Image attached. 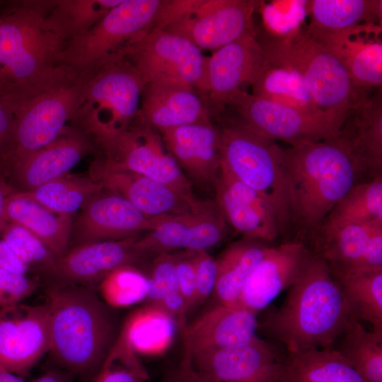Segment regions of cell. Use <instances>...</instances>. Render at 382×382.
Returning <instances> with one entry per match:
<instances>
[{
	"mask_svg": "<svg viewBox=\"0 0 382 382\" xmlns=\"http://www.w3.org/2000/svg\"><path fill=\"white\" fill-rule=\"evenodd\" d=\"M288 289L282 306L258 328L288 353L334 347L352 316L326 261L314 253Z\"/></svg>",
	"mask_w": 382,
	"mask_h": 382,
	"instance_id": "6da1fadb",
	"label": "cell"
},
{
	"mask_svg": "<svg viewBox=\"0 0 382 382\" xmlns=\"http://www.w3.org/2000/svg\"><path fill=\"white\" fill-rule=\"evenodd\" d=\"M374 221H382V176L354 185L332 209L318 230Z\"/></svg>",
	"mask_w": 382,
	"mask_h": 382,
	"instance_id": "8d00e7d4",
	"label": "cell"
},
{
	"mask_svg": "<svg viewBox=\"0 0 382 382\" xmlns=\"http://www.w3.org/2000/svg\"><path fill=\"white\" fill-rule=\"evenodd\" d=\"M259 42L270 64L299 74L322 112L347 117L369 98L368 91L354 85L337 55L306 28Z\"/></svg>",
	"mask_w": 382,
	"mask_h": 382,
	"instance_id": "52a82bcc",
	"label": "cell"
},
{
	"mask_svg": "<svg viewBox=\"0 0 382 382\" xmlns=\"http://www.w3.org/2000/svg\"><path fill=\"white\" fill-rule=\"evenodd\" d=\"M251 86L252 94L257 98L310 115L330 114L318 108L303 79L291 68L269 64V66Z\"/></svg>",
	"mask_w": 382,
	"mask_h": 382,
	"instance_id": "d590c367",
	"label": "cell"
},
{
	"mask_svg": "<svg viewBox=\"0 0 382 382\" xmlns=\"http://www.w3.org/2000/svg\"><path fill=\"white\" fill-rule=\"evenodd\" d=\"M382 221L350 224L320 231L315 253L327 262L333 275L363 269L369 240Z\"/></svg>",
	"mask_w": 382,
	"mask_h": 382,
	"instance_id": "1f68e13d",
	"label": "cell"
},
{
	"mask_svg": "<svg viewBox=\"0 0 382 382\" xmlns=\"http://www.w3.org/2000/svg\"><path fill=\"white\" fill-rule=\"evenodd\" d=\"M162 0H123L84 34L66 42L59 64L89 75L151 25Z\"/></svg>",
	"mask_w": 382,
	"mask_h": 382,
	"instance_id": "9c48e42d",
	"label": "cell"
},
{
	"mask_svg": "<svg viewBox=\"0 0 382 382\" xmlns=\"http://www.w3.org/2000/svg\"><path fill=\"white\" fill-rule=\"evenodd\" d=\"M51 3L0 2V88L25 91L59 65L66 42L50 21Z\"/></svg>",
	"mask_w": 382,
	"mask_h": 382,
	"instance_id": "3957f363",
	"label": "cell"
},
{
	"mask_svg": "<svg viewBox=\"0 0 382 382\" xmlns=\"http://www.w3.org/2000/svg\"><path fill=\"white\" fill-rule=\"evenodd\" d=\"M87 76L59 65L42 81L15 93L14 125L0 154L3 171L54 141L76 119Z\"/></svg>",
	"mask_w": 382,
	"mask_h": 382,
	"instance_id": "277c9868",
	"label": "cell"
},
{
	"mask_svg": "<svg viewBox=\"0 0 382 382\" xmlns=\"http://www.w3.org/2000/svg\"><path fill=\"white\" fill-rule=\"evenodd\" d=\"M0 236L30 269L42 272L51 267L59 258L37 237L20 225L5 223Z\"/></svg>",
	"mask_w": 382,
	"mask_h": 382,
	"instance_id": "7bdbcfd3",
	"label": "cell"
},
{
	"mask_svg": "<svg viewBox=\"0 0 382 382\" xmlns=\"http://www.w3.org/2000/svg\"><path fill=\"white\" fill-rule=\"evenodd\" d=\"M220 168L257 192L273 210L281 236L296 226V206L284 149L240 122L220 127Z\"/></svg>",
	"mask_w": 382,
	"mask_h": 382,
	"instance_id": "8992f818",
	"label": "cell"
},
{
	"mask_svg": "<svg viewBox=\"0 0 382 382\" xmlns=\"http://www.w3.org/2000/svg\"><path fill=\"white\" fill-rule=\"evenodd\" d=\"M149 278L166 292L179 291L173 254L156 255Z\"/></svg>",
	"mask_w": 382,
	"mask_h": 382,
	"instance_id": "7dc6e473",
	"label": "cell"
},
{
	"mask_svg": "<svg viewBox=\"0 0 382 382\" xmlns=\"http://www.w3.org/2000/svg\"><path fill=\"white\" fill-rule=\"evenodd\" d=\"M149 378L139 356L129 346L122 334L115 341L93 382H146Z\"/></svg>",
	"mask_w": 382,
	"mask_h": 382,
	"instance_id": "b9f144b4",
	"label": "cell"
},
{
	"mask_svg": "<svg viewBox=\"0 0 382 382\" xmlns=\"http://www.w3.org/2000/svg\"><path fill=\"white\" fill-rule=\"evenodd\" d=\"M4 220L28 230L58 257L69 250L72 216L54 213L20 191L8 197Z\"/></svg>",
	"mask_w": 382,
	"mask_h": 382,
	"instance_id": "f1b7e54d",
	"label": "cell"
},
{
	"mask_svg": "<svg viewBox=\"0 0 382 382\" xmlns=\"http://www.w3.org/2000/svg\"><path fill=\"white\" fill-rule=\"evenodd\" d=\"M339 339L340 345L335 349L364 382H382V336L367 331L352 317Z\"/></svg>",
	"mask_w": 382,
	"mask_h": 382,
	"instance_id": "f35d334b",
	"label": "cell"
},
{
	"mask_svg": "<svg viewBox=\"0 0 382 382\" xmlns=\"http://www.w3.org/2000/svg\"><path fill=\"white\" fill-rule=\"evenodd\" d=\"M45 303L52 359L69 373L93 376L120 332L113 308L81 285L52 284Z\"/></svg>",
	"mask_w": 382,
	"mask_h": 382,
	"instance_id": "7a4b0ae2",
	"label": "cell"
},
{
	"mask_svg": "<svg viewBox=\"0 0 382 382\" xmlns=\"http://www.w3.org/2000/svg\"><path fill=\"white\" fill-rule=\"evenodd\" d=\"M89 173L104 189L123 197L148 216L180 214L207 203L192 202L171 187L143 174L110 169L99 158L93 161Z\"/></svg>",
	"mask_w": 382,
	"mask_h": 382,
	"instance_id": "7402d4cb",
	"label": "cell"
},
{
	"mask_svg": "<svg viewBox=\"0 0 382 382\" xmlns=\"http://www.w3.org/2000/svg\"><path fill=\"white\" fill-rule=\"evenodd\" d=\"M144 83L122 54L88 75L76 120L91 137L128 129L139 116Z\"/></svg>",
	"mask_w": 382,
	"mask_h": 382,
	"instance_id": "ba28073f",
	"label": "cell"
},
{
	"mask_svg": "<svg viewBox=\"0 0 382 382\" xmlns=\"http://www.w3.org/2000/svg\"><path fill=\"white\" fill-rule=\"evenodd\" d=\"M144 85L175 83L205 92L207 57L186 38L159 30L145 33L120 52Z\"/></svg>",
	"mask_w": 382,
	"mask_h": 382,
	"instance_id": "8fae6325",
	"label": "cell"
},
{
	"mask_svg": "<svg viewBox=\"0 0 382 382\" xmlns=\"http://www.w3.org/2000/svg\"><path fill=\"white\" fill-rule=\"evenodd\" d=\"M123 0L52 1L49 17L54 30L66 40L90 30Z\"/></svg>",
	"mask_w": 382,
	"mask_h": 382,
	"instance_id": "ab89813d",
	"label": "cell"
},
{
	"mask_svg": "<svg viewBox=\"0 0 382 382\" xmlns=\"http://www.w3.org/2000/svg\"><path fill=\"white\" fill-rule=\"evenodd\" d=\"M281 382H364L334 348L288 353Z\"/></svg>",
	"mask_w": 382,
	"mask_h": 382,
	"instance_id": "d6a6232c",
	"label": "cell"
},
{
	"mask_svg": "<svg viewBox=\"0 0 382 382\" xmlns=\"http://www.w3.org/2000/svg\"><path fill=\"white\" fill-rule=\"evenodd\" d=\"M238 120L255 133L280 140L291 146L313 143L337 136L347 117L310 115L299 110L257 98L243 89L227 100Z\"/></svg>",
	"mask_w": 382,
	"mask_h": 382,
	"instance_id": "4fadbf2b",
	"label": "cell"
},
{
	"mask_svg": "<svg viewBox=\"0 0 382 382\" xmlns=\"http://www.w3.org/2000/svg\"><path fill=\"white\" fill-rule=\"evenodd\" d=\"M262 4L258 0H199L192 11L163 30L186 38L202 51L214 52L255 33L253 17Z\"/></svg>",
	"mask_w": 382,
	"mask_h": 382,
	"instance_id": "5bb4252c",
	"label": "cell"
},
{
	"mask_svg": "<svg viewBox=\"0 0 382 382\" xmlns=\"http://www.w3.org/2000/svg\"><path fill=\"white\" fill-rule=\"evenodd\" d=\"M137 236L73 247L42 273L52 284L88 286L99 283L114 270L145 257L135 247Z\"/></svg>",
	"mask_w": 382,
	"mask_h": 382,
	"instance_id": "ac0fdd59",
	"label": "cell"
},
{
	"mask_svg": "<svg viewBox=\"0 0 382 382\" xmlns=\"http://www.w3.org/2000/svg\"><path fill=\"white\" fill-rule=\"evenodd\" d=\"M168 152L196 183L214 187L220 171V127L212 122L158 131Z\"/></svg>",
	"mask_w": 382,
	"mask_h": 382,
	"instance_id": "d4e9b609",
	"label": "cell"
},
{
	"mask_svg": "<svg viewBox=\"0 0 382 382\" xmlns=\"http://www.w3.org/2000/svg\"><path fill=\"white\" fill-rule=\"evenodd\" d=\"M178 329L175 320L168 312L149 303L129 315L120 333L138 356L157 357L170 347Z\"/></svg>",
	"mask_w": 382,
	"mask_h": 382,
	"instance_id": "4dcf8cb0",
	"label": "cell"
},
{
	"mask_svg": "<svg viewBox=\"0 0 382 382\" xmlns=\"http://www.w3.org/2000/svg\"><path fill=\"white\" fill-rule=\"evenodd\" d=\"M339 136L346 142L359 168L369 180L382 176L381 88L354 108Z\"/></svg>",
	"mask_w": 382,
	"mask_h": 382,
	"instance_id": "83f0119b",
	"label": "cell"
},
{
	"mask_svg": "<svg viewBox=\"0 0 382 382\" xmlns=\"http://www.w3.org/2000/svg\"><path fill=\"white\" fill-rule=\"evenodd\" d=\"M104 157L99 158L106 167L130 171L151 178L183 195L199 202L190 180L174 158L168 152L157 130L138 120L128 129L93 137Z\"/></svg>",
	"mask_w": 382,
	"mask_h": 382,
	"instance_id": "30bf717a",
	"label": "cell"
},
{
	"mask_svg": "<svg viewBox=\"0 0 382 382\" xmlns=\"http://www.w3.org/2000/svg\"><path fill=\"white\" fill-rule=\"evenodd\" d=\"M310 33L337 55L355 86L366 91L381 88V25L369 23L333 33Z\"/></svg>",
	"mask_w": 382,
	"mask_h": 382,
	"instance_id": "cb8c5ba5",
	"label": "cell"
},
{
	"mask_svg": "<svg viewBox=\"0 0 382 382\" xmlns=\"http://www.w3.org/2000/svg\"><path fill=\"white\" fill-rule=\"evenodd\" d=\"M226 221L212 201L190 212L164 216L158 224L135 241L144 256L174 250L197 251L216 245L224 238Z\"/></svg>",
	"mask_w": 382,
	"mask_h": 382,
	"instance_id": "e0dca14e",
	"label": "cell"
},
{
	"mask_svg": "<svg viewBox=\"0 0 382 382\" xmlns=\"http://www.w3.org/2000/svg\"><path fill=\"white\" fill-rule=\"evenodd\" d=\"M284 358L257 337L226 349L183 350L176 376L183 382H281Z\"/></svg>",
	"mask_w": 382,
	"mask_h": 382,
	"instance_id": "7c38bea8",
	"label": "cell"
},
{
	"mask_svg": "<svg viewBox=\"0 0 382 382\" xmlns=\"http://www.w3.org/2000/svg\"><path fill=\"white\" fill-rule=\"evenodd\" d=\"M296 206V225L318 230L361 175L339 136L284 149Z\"/></svg>",
	"mask_w": 382,
	"mask_h": 382,
	"instance_id": "5b68a950",
	"label": "cell"
},
{
	"mask_svg": "<svg viewBox=\"0 0 382 382\" xmlns=\"http://www.w3.org/2000/svg\"><path fill=\"white\" fill-rule=\"evenodd\" d=\"M50 319L46 303H16L0 308V366L27 374L50 351Z\"/></svg>",
	"mask_w": 382,
	"mask_h": 382,
	"instance_id": "9a60e30c",
	"label": "cell"
},
{
	"mask_svg": "<svg viewBox=\"0 0 382 382\" xmlns=\"http://www.w3.org/2000/svg\"><path fill=\"white\" fill-rule=\"evenodd\" d=\"M103 189L90 176L66 174L32 190L20 192L54 213L72 216Z\"/></svg>",
	"mask_w": 382,
	"mask_h": 382,
	"instance_id": "74e56055",
	"label": "cell"
},
{
	"mask_svg": "<svg viewBox=\"0 0 382 382\" xmlns=\"http://www.w3.org/2000/svg\"><path fill=\"white\" fill-rule=\"evenodd\" d=\"M0 382H24L21 376L0 366Z\"/></svg>",
	"mask_w": 382,
	"mask_h": 382,
	"instance_id": "f5cc1de1",
	"label": "cell"
},
{
	"mask_svg": "<svg viewBox=\"0 0 382 382\" xmlns=\"http://www.w3.org/2000/svg\"><path fill=\"white\" fill-rule=\"evenodd\" d=\"M333 277L352 316L369 323L372 332L382 336V267L361 269Z\"/></svg>",
	"mask_w": 382,
	"mask_h": 382,
	"instance_id": "836d02e7",
	"label": "cell"
},
{
	"mask_svg": "<svg viewBox=\"0 0 382 382\" xmlns=\"http://www.w3.org/2000/svg\"><path fill=\"white\" fill-rule=\"evenodd\" d=\"M137 120L158 131L212 122L210 112L196 90L175 83L144 85Z\"/></svg>",
	"mask_w": 382,
	"mask_h": 382,
	"instance_id": "4316f807",
	"label": "cell"
},
{
	"mask_svg": "<svg viewBox=\"0 0 382 382\" xmlns=\"http://www.w3.org/2000/svg\"><path fill=\"white\" fill-rule=\"evenodd\" d=\"M93 149L89 134L68 127L54 141L3 172L16 191H30L67 174Z\"/></svg>",
	"mask_w": 382,
	"mask_h": 382,
	"instance_id": "44dd1931",
	"label": "cell"
},
{
	"mask_svg": "<svg viewBox=\"0 0 382 382\" xmlns=\"http://www.w3.org/2000/svg\"><path fill=\"white\" fill-rule=\"evenodd\" d=\"M311 23L314 33H333L357 25H381V0H313L309 3Z\"/></svg>",
	"mask_w": 382,
	"mask_h": 382,
	"instance_id": "e575fe53",
	"label": "cell"
},
{
	"mask_svg": "<svg viewBox=\"0 0 382 382\" xmlns=\"http://www.w3.org/2000/svg\"><path fill=\"white\" fill-rule=\"evenodd\" d=\"M16 96L0 88V154L7 145L14 125Z\"/></svg>",
	"mask_w": 382,
	"mask_h": 382,
	"instance_id": "c3c4849f",
	"label": "cell"
},
{
	"mask_svg": "<svg viewBox=\"0 0 382 382\" xmlns=\"http://www.w3.org/2000/svg\"><path fill=\"white\" fill-rule=\"evenodd\" d=\"M32 382H74L71 375L62 371H50Z\"/></svg>",
	"mask_w": 382,
	"mask_h": 382,
	"instance_id": "816d5d0a",
	"label": "cell"
},
{
	"mask_svg": "<svg viewBox=\"0 0 382 382\" xmlns=\"http://www.w3.org/2000/svg\"><path fill=\"white\" fill-rule=\"evenodd\" d=\"M37 287V282L26 274L0 269V308L21 303Z\"/></svg>",
	"mask_w": 382,
	"mask_h": 382,
	"instance_id": "ee69618b",
	"label": "cell"
},
{
	"mask_svg": "<svg viewBox=\"0 0 382 382\" xmlns=\"http://www.w3.org/2000/svg\"><path fill=\"white\" fill-rule=\"evenodd\" d=\"M214 188L217 207L244 238L266 243L281 236L273 210L257 192L221 168Z\"/></svg>",
	"mask_w": 382,
	"mask_h": 382,
	"instance_id": "603a6c76",
	"label": "cell"
},
{
	"mask_svg": "<svg viewBox=\"0 0 382 382\" xmlns=\"http://www.w3.org/2000/svg\"><path fill=\"white\" fill-rule=\"evenodd\" d=\"M270 246L244 238L228 246L216 260V279L213 294L219 304L238 306L245 284Z\"/></svg>",
	"mask_w": 382,
	"mask_h": 382,
	"instance_id": "f546056e",
	"label": "cell"
},
{
	"mask_svg": "<svg viewBox=\"0 0 382 382\" xmlns=\"http://www.w3.org/2000/svg\"><path fill=\"white\" fill-rule=\"evenodd\" d=\"M168 382H183V381H182L179 378H178L175 376H174V378L170 379Z\"/></svg>",
	"mask_w": 382,
	"mask_h": 382,
	"instance_id": "db71d44e",
	"label": "cell"
},
{
	"mask_svg": "<svg viewBox=\"0 0 382 382\" xmlns=\"http://www.w3.org/2000/svg\"><path fill=\"white\" fill-rule=\"evenodd\" d=\"M14 191L13 187L9 184L8 180L0 168V232L5 222L6 203L8 197Z\"/></svg>",
	"mask_w": 382,
	"mask_h": 382,
	"instance_id": "f907efd6",
	"label": "cell"
},
{
	"mask_svg": "<svg viewBox=\"0 0 382 382\" xmlns=\"http://www.w3.org/2000/svg\"><path fill=\"white\" fill-rule=\"evenodd\" d=\"M149 277L134 265L120 267L98 283V293L112 308L128 307L146 299Z\"/></svg>",
	"mask_w": 382,
	"mask_h": 382,
	"instance_id": "60d3db41",
	"label": "cell"
},
{
	"mask_svg": "<svg viewBox=\"0 0 382 382\" xmlns=\"http://www.w3.org/2000/svg\"><path fill=\"white\" fill-rule=\"evenodd\" d=\"M166 216V215H165ZM164 216H148L120 195L103 189L81 209L74 220L69 244L119 241L152 230Z\"/></svg>",
	"mask_w": 382,
	"mask_h": 382,
	"instance_id": "2e32d148",
	"label": "cell"
},
{
	"mask_svg": "<svg viewBox=\"0 0 382 382\" xmlns=\"http://www.w3.org/2000/svg\"><path fill=\"white\" fill-rule=\"evenodd\" d=\"M269 66L255 33L246 35L207 57V93L218 110L243 85H252Z\"/></svg>",
	"mask_w": 382,
	"mask_h": 382,
	"instance_id": "d6986e66",
	"label": "cell"
},
{
	"mask_svg": "<svg viewBox=\"0 0 382 382\" xmlns=\"http://www.w3.org/2000/svg\"><path fill=\"white\" fill-rule=\"evenodd\" d=\"M314 252L300 241L270 246L249 276L238 307L257 313L299 279Z\"/></svg>",
	"mask_w": 382,
	"mask_h": 382,
	"instance_id": "ffe728a7",
	"label": "cell"
},
{
	"mask_svg": "<svg viewBox=\"0 0 382 382\" xmlns=\"http://www.w3.org/2000/svg\"><path fill=\"white\" fill-rule=\"evenodd\" d=\"M194 251L173 254L179 292L186 303L187 314L192 310L195 295Z\"/></svg>",
	"mask_w": 382,
	"mask_h": 382,
	"instance_id": "bcb514c9",
	"label": "cell"
},
{
	"mask_svg": "<svg viewBox=\"0 0 382 382\" xmlns=\"http://www.w3.org/2000/svg\"><path fill=\"white\" fill-rule=\"evenodd\" d=\"M0 269L22 274H26L30 270L1 238Z\"/></svg>",
	"mask_w": 382,
	"mask_h": 382,
	"instance_id": "681fc988",
	"label": "cell"
},
{
	"mask_svg": "<svg viewBox=\"0 0 382 382\" xmlns=\"http://www.w3.org/2000/svg\"><path fill=\"white\" fill-rule=\"evenodd\" d=\"M195 295L192 309L213 294L216 279V263L207 250L194 251Z\"/></svg>",
	"mask_w": 382,
	"mask_h": 382,
	"instance_id": "f6af8a7d",
	"label": "cell"
},
{
	"mask_svg": "<svg viewBox=\"0 0 382 382\" xmlns=\"http://www.w3.org/2000/svg\"><path fill=\"white\" fill-rule=\"evenodd\" d=\"M256 313L221 304L187 323L181 331L184 351H211L250 342L259 323Z\"/></svg>",
	"mask_w": 382,
	"mask_h": 382,
	"instance_id": "484cf974",
	"label": "cell"
}]
</instances>
